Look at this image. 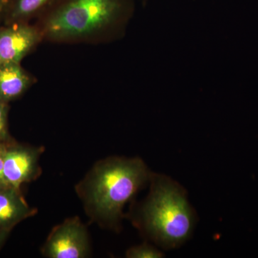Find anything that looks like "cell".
Here are the masks:
<instances>
[{
	"instance_id": "obj_1",
	"label": "cell",
	"mask_w": 258,
	"mask_h": 258,
	"mask_svg": "<svg viewBox=\"0 0 258 258\" xmlns=\"http://www.w3.org/2000/svg\"><path fill=\"white\" fill-rule=\"evenodd\" d=\"M152 172L139 158L108 157L93 165L76 186L91 221L119 229L125 204L150 181Z\"/></svg>"
},
{
	"instance_id": "obj_2",
	"label": "cell",
	"mask_w": 258,
	"mask_h": 258,
	"mask_svg": "<svg viewBox=\"0 0 258 258\" xmlns=\"http://www.w3.org/2000/svg\"><path fill=\"white\" fill-rule=\"evenodd\" d=\"M147 198L131 214L141 233L162 248H177L189 240L195 212L184 188L164 174L152 173Z\"/></svg>"
},
{
	"instance_id": "obj_3",
	"label": "cell",
	"mask_w": 258,
	"mask_h": 258,
	"mask_svg": "<svg viewBox=\"0 0 258 258\" xmlns=\"http://www.w3.org/2000/svg\"><path fill=\"white\" fill-rule=\"evenodd\" d=\"M132 8V0H69L49 18L45 31L55 40L86 36L117 26Z\"/></svg>"
},
{
	"instance_id": "obj_4",
	"label": "cell",
	"mask_w": 258,
	"mask_h": 258,
	"mask_svg": "<svg viewBox=\"0 0 258 258\" xmlns=\"http://www.w3.org/2000/svg\"><path fill=\"white\" fill-rule=\"evenodd\" d=\"M42 255L48 258H85L91 254L86 225L78 217L55 226L42 246Z\"/></svg>"
},
{
	"instance_id": "obj_5",
	"label": "cell",
	"mask_w": 258,
	"mask_h": 258,
	"mask_svg": "<svg viewBox=\"0 0 258 258\" xmlns=\"http://www.w3.org/2000/svg\"><path fill=\"white\" fill-rule=\"evenodd\" d=\"M42 147L22 145L11 141L7 148L4 161V179L7 186L20 189L22 185L41 175L40 159Z\"/></svg>"
},
{
	"instance_id": "obj_6",
	"label": "cell",
	"mask_w": 258,
	"mask_h": 258,
	"mask_svg": "<svg viewBox=\"0 0 258 258\" xmlns=\"http://www.w3.org/2000/svg\"><path fill=\"white\" fill-rule=\"evenodd\" d=\"M40 39L36 29L29 25L0 29V64L20 63Z\"/></svg>"
},
{
	"instance_id": "obj_7",
	"label": "cell",
	"mask_w": 258,
	"mask_h": 258,
	"mask_svg": "<svg viewBox=\"0 0 258 258\" xmlns=\"http://www.w3.org/2000/svg\"><path fill=\"white\" fill-rule=\"evenodd\" d=\"M36 212L27 203L21 190L11 186L0 187V230L10 232L20 222L35 216Z\"/></svg>"
},
{
	"instance_id": "obj_8",
	"label": "cell",
	"mask_w": 258,
	"mask_h": 258,
	"mask_svg": "<svg viewBox=\"0 0 258 258\" xmlns=\"http://www.w3.org/2000/svg\"><path fill=\"white\" fill-rule=\"evenodd\" d=\"M30 77L20 63L0 64V101L8 103L16 99L27 89Z\"/></svg>"
},
{
	"instance_id": "obj_9",
	"label": "cell",
	"mask_w": 258,
	"mask_h": 258,
	"mask_svg": "<svg viewBox=\"0 0 258 258\" xmlns=\"http://www.w3.org/2000/svg\"><path fill=\"white\" fill-rule=\"evenodd\" d=\"M49 0H17L12 11V18L18 20L33 14Z\"/></svg>"
},
{
	"instance_id": "obj_10",
	"label": "cell",
	"mask_w": 258,
	"mask_h": 258,
	"mask_svg": "<svg viewBox=\"0 0 258 258\" xmlns=\"http://www.w3.org/2000/svg\"><path fill=\"white\" fill-rule=\"evenodd\" d=\"M128 258H161L164 254L152 244L143 243L131 247L125 252Z\"/></svg>"
},
{
	"instance_id": "obj_11",
	"label": "cell",
	"mask_w": 258,
	"mask_h": 258,
	"mask_svg": "<svg viewBox=\"0 0 258 258\" xmlns=\"http://www.w3.org/2000/svg\"><path fill=\"white\" fill-rule=\"evenodd\" d=\"M8 103L0 101V142H10L8 130Z\"/></svg>"
},
{
	"instance_id": "obj_12",
	"label": "cell",
	"mask_w": 258,
	"mask_h": 258,
	"mask_svg": "<svg viewBox=\"0 0 258 258\" xmlns=\"http://www.w3.org/2000/svg\"><path fill=\"white\" fill-rule=\"evenodd\" d=\"M10 142H0V186H8L5 183L3 169H4V161L7 148Z\"/></svg>"
},
{
	"instance_id": "obj_13",
	"label": "cell",
	"mask_w": 258,
	"mask_h": 258,
	"mask_svg": "<svg viewBox=\"0 0 258 258\" xmlns=\"http://www.w3.org/2000/svg\"><path fill=\"white\" fill-rule=\"evenodd\" d=\"M10 232L9 231L0 230V248L4 244L7 237L9 235Z\"/></svg>"
},
{
	"instance_id": "obj_14",
	"label": "cell",
	"mask_w": 258,
	"mask_h": 258,
	"mask_svg": "<svg viewBox=\"0 0 258 258\" xmlns=\"http://www.w3.org/2000/svg\"><path fill=\"white\" fill-rule=\"evenodd\" d=\"M7 1H8V0H0V14H1L3 9H4Z\"/></svg>"
},
{
	"instance_id": "obj_15",
	"label": "cell",
	"mask_w": 258,
	"mask_h": 258,
	"mask_svg": "<svg viewBox=\"0 0 258 258\" xmlns=\"http://www.w3.org/2000/svg\"><path fill=\"white\" fill-rule=\"evenodd\" d=\"M0 187H3V186H0Z\"/></svg>"
}]
</instances>
